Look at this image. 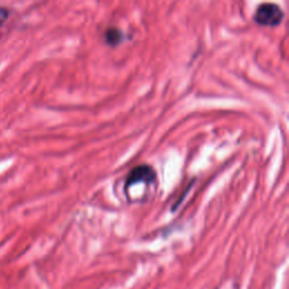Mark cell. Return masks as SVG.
Here are the masks:
<instances>
[{
  "instance_id": "obj_1",
  "label": "cell",
  "mask_w": 289,
  "mask_h": 289,
  "mask_svg": "<svg viewBox=\"0 0 289 289\" xmlns=\"http://www.w3.org/2000/svg\"><path fill=\"white\" fill-rule=\"evenodd\" d=\"M282 9L278 5L270 3L260 5L254 14V20L256 23L261 26H269V28L279 25L282 22Z\"/></svg>"
},
{
  "instance_id": "obj_2",
  "label": "cell",
  "mask_w": 289,
  "mask_h": 289,
  "mask_svg": "<svg viewBox=\"0 0 289 289\" xmlns=\"http://www.w3.org/2000/svg\"><path fill=\"white\" fill-rule=\"evenodd\" d=\"M156 181V172L151 166V165L142 164L138 165L135 168L130 171L126 179V191L129 190L131 186L144 183V184H153Z\"/></svg>"
},
{
  "instance_id": "obj_3",
  "label": "cell",
  "mask_w": 289,
  "mask_h": 289,
  "mask_svg": "<svg viewBox=\"0 0 289 289\" xmlns=\"http://www.w3.org/2000/svg\"><path fill=\"white\" fill-rule=\"evenodd\" d=\"M104 39L105 42L111 46H116L119 45L121 42L125 40V34L122 33V31L114 26H111L105 30L104 33Z\"/></svg>"
},
{
  "instance_id": "obj_4",
  "label": "cell",
  "mask_w": 289,
  "mask_h": 289,
  "mask_svg": "<svg viewBox=\"0 0 289 289\" xmlns=\"http://www.w3.org/2000/svg\"><path fill=\"white\" fill-rule=\"evenodd\" d=\"M8 16H9L8 9L0 6V26H2L5 22H6V19L8 18Z\"/></svg>"
}]
</instances>
